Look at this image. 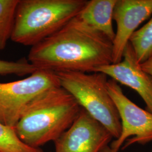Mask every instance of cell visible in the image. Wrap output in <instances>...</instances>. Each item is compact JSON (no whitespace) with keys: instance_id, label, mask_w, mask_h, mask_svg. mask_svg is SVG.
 <instances>
[{"instance_id":"obj_7","label":"cell","mask_w":152,"mask_h":152,"mask_svg":"<svg viewBox=\"0 0 152 152\" xmlns=\"http://www.w3.org/2000/svg\"><path fill=\"white\" fill-rule=\"evenodd\" d=\"M113 139L103 125L82 108L73 124L54 141L55 152H100Z\"/></svg>"},{"instance_id":"obj_8","label":"cell","mask_w":152,"mask_h":152,"mask_svg":"<svg viewBox=\"0 0 152 152\" xmlns=\"http://www.w3.org/2000/svg\"><path fill=\"white\" fill-rule=\"evenodd\" d=\"M152 15V0H117L113 14L117 24L113 41V64L122 61L131 36Z\"/></svg>"},{"instance_id":"obj_1","label":"cell","mask_w":152,"mask_h":152,"mask_svg":"<svg viewBox=\"0 0 152 152\" xmlns=\"http://www.w3.org/2000/svg\"><path fill=\"white\" fill-rule=\"evenodd\" d=\"M27 59L37 69L94 72L98 67L113 64V41L75 17L32 46Z\"/></svg>"},{"instance_id":"obj_11","label":"cell","mask_w":152,"mask_h":152,"mask_svg":"<svg viewBox=\"0 0 152 152\" xmlns=\"http://www.w3.org/2000/svg\"><path fill=\"white\" fill-rule=\"evenodd\" d=\"M129 42L137 62L141 64L152 55V17L144 26L131 36Z\"/></svg>"},{"instance_id":"obj_6","label":"cell","mask_w":152,"mask_h":152,"mask_svg":"<svg viewBox=\"0 0 152 152\" xmlns=\"http://www.w3.org/2000/svg\"><path fill=\"white\" fill-rule=\"evenodd\" d=\"M107 90L117 108L121 123L119 137L110 147L118 152L130 145L146 144L152 141V113L137 106L127 98L118 82L108 79Z\"/></svg>"},{"instance_id":"obj_5","label":"cell","mask_w":152,"mask_h":152,"mask_svg":"<svg viewBox=\"0 0 152 152\" xmlns=\"http://www.w3.org/2000/svg\"><path fill=\"white\" fill-rule=\"evenodd\" d=\"M59 86L55 72L41 69L23 80L0 83V123L14 127L34 98L47 90Z\"/></svg>"},{"instance_id":"obj_4","label":"cell","mask_w":152,"mask_h":152,"mask_svg":"<svg viewBox=\"0 0 152 152\" xmlns=\"http://www.w3.org/2000/svg\"><path fill=\"white\" fill-rule=\"evenodd\" d=\"M60 87L76 99L81 107L109 131L114 139L120 136L121 123L117 108L107 90L108 76L101 72L56 73Z\"/></svg>"},{"instance_id":"obj_12","label":"cell","mask_w":152,"mask_h":152,"mask_svg":"<svg viewBox=\"0 0 152 152\" xmlns=\"http://www.w3.org/2000/svg\"><path fill=\"white\" fill-rule=\"evenodd\" d=\"M19 0H0V50L11 39Z\"/></svg>"},{"instance_id":"obj_13","label":"cell","mask_w":152,"mask_h":152,"mask_svg":"<svg viewBox=\"0 0 152 152\" xmlns=\"http://www.w3.org/2000/svg\"><path fill=\"white\" fill-rule=\"evenodd\" d=\"M0 152H44L42 149L29 147L17 136L14 127L0 123Z\"/></svg>"},{"instance_id":"obj_15","label":"cell","mask_w":152,"mask_h":152,"mask_svg":"<svg viewBox=\"0 0 152 152\" xmlns=\"http://www.w3.org/2000/svg\"><path fill=\"white\" fill-rule=\"evenodd\" d=\"M140 65L141 69L152 77V55Z\"/></svg>"},{"instance_id":"obj_10","label":"cell","mask_w":152,"mask_h":152,"mask_svg":"<svg viewBox=\"0 0 152 152\" xmlns=\"http://www.w3.org/2000/svg\"><path fill=\"white\" fill-rule=\"evenodd\" d=\"M117 0H91L76 16L88 27L102 33L113 41L115 32L113 27V14Z\"/></svg>"},{"instance_id":"obj_9","label":"cell","mask_w":152,"mask_h":152,"mask_svg":"<svg viewBox=\"0 0 152 152\" xmlns=\"http://www.w3.org/2000/svg\"><path fill=\"white\" fill-rule=\"evenodd\" d=\"M94 72L103 73L135 90L145 102L146 110L152 113V77L141 69L130 42L125 48L121 61L98 67Z\"/></svg>"},{"instance_id":"obj_3","label":"cell","mask_w":152,"mask_h":152,"mask_svg":"<svg viewBox=\"0 0 152 152\" xmlns=\"http://www.w3.org/2000/svg\"><path fill=\"white\" fill-rule=\"evenodd\" d=\"M86 0H19L11 39L33 46L75 18Z\"/></svg>"},{"instance_id":"obj_14","label":"cell","mask_w":152,"mask_h":152,"mask_svg":"<svg viewBox=\"0 0 152 152\" xmlns=\"http://www.w3.org/2000/svg\"><path fill=\"white\" fill-rule=\"evenodd\" d=\"M37 70V69L26 58L16 61L0 60V75H31Z\"/></svg>"},{"instance_id":"obj_16","label":"cell","mask_w":152,"mask_h":152,"mask_svg":"<svg viewBox=\"0 0 152 152\" xmlns=\"http://www.w3.org/2000/svg\"><path fill=\"white\" fill-rule=\"evenodd\" d=\"M100 152H116V151H114V150H113L110 146H109V145H107V146H106V147H105L104 148H103Z\"/></svg>"},{"instance_id":"obj_2","label":"cell","mask_w":152,"mask_h":152,"mask_svg":"<svg viewBox=\"0 0 152 152\" xmlns=\"http://www.w3.org/2000/svg\"><path fill=\"white\" fill-rule=\"evenodd\" d=\"M81 109L65 89L60 86L53 87L28 104L14 128L24 143L39 148L50 141L54 142L67 130Z\"/></svg>"}]
</instances>
